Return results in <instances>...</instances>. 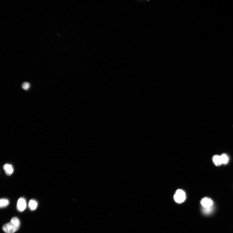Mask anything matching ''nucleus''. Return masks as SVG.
I'll list each match as a JSON object with an SVG mask.
<instances>
[{
    "mask_svg": "<svg viewBox=\"0 0 233 233\" xmlns=\"http://www.w3.org/2000/svg\"><path fill=\"white\" fill-rule=\"evenodd\" d=\"M201 203L203 208H209L213 206L214 202L210 198L205 197L202 199Z\"/></svg>",
    "mask_w": 233,
    "mask_h": 233,
    "instance_id": "4",
    "label": "nucleus"
},
{
    "mask_svg": "<svg viewBox=\"0 0 233 233\" xmlns=\"http://www.w3.org/2000/svg\"><path fill=\"white\" fill-rule=\"evenodd\" d=\"M222 164H227L229 161L228 156L226 154H223L221 156Z\"/></svg>",
    "mask_w": 233,
    "mask_h": 233,
    "instance_id": "9",
    "label": "nucleus"
},
{
    "mask_svg": "<svg viewBox=\"0 0 233 233\" xmlns=\"http://www.w3.org/2000/svg\"><path fill=\"white\" fill-rule=\"evenodd\" d=\"M213 161L217 166H220L222 164L221 156L216 155L213 156Z\"/></svg>",
    "mask_w": 233,
    "mask_h": 233,
    "instance_id": "6",
    "label": "nucleus"
},
{
    "mask_svg": "<svg viewBox=\"0 0 233 233\" xmlns=\"http://www.w3.org/2000/svg\"><path fill=\"white\" fill-rule=\"evenodd\" d=\"M214 208L213 206L209 208H203L202 212L205 214L209 215L212 212Z\"/></svg>",
    "mask_w": 233,
    "mask_h": 233,
    "instance_id": "10",
    "label": "nucleus"
},
{
    "mask_svg": "<svg viewBox=\"0 0 233 233\" xmlns=\"http://www.w3.org/2000/svg\"><path fill=\"white\" fill-rule=\"evenodd\" d=\"M20 225L19 219L17 217H13L10 223L3 226L2 229L6 233H14L19 229Z\"/></svg>",
    "mask_w": 233,
    "mask_h": 233,
    "instance_id": "1",
    "label": "nucleus"
},
{
    "mask_svg": "<svg viewBox=\"0 0 233 233\" xmlns=\"http://www.w3.org/2000/svg\"><path fill=\"white\" fill-rule=\"evenodd\" d=\"M27 204L24 198H21L18 201L17 203V209L20 212L24 211L26 208Z\"/></svg>",
    "mask_w": 233,
    "mask_h": 233,
    "instance_id": "3",
    "label": "nucleus"
},
{
    "mask_svg": "<svg viewBox=\"0 0 233 233\" xmlns=\"http://www.w3.org/2000/svg\"><path fill=\"white\" fill-rule=\"evenodd\" d=\"M174 199L175 202L178 203L183 202L186 199L185 192L181 189L177 190L174 196Z\"/></svg>",
    "mask_w": 233,
    "mask_h": 233,
    "instance_id": "2",
    "label": "nucleus"
},
{
    "mask_svg": "<svg viewBox=\"0 0 233 233\" xmlns=\"http://www.w3.org/2000/svg\"><path fill=\"white\" fill-rule=\"evenodd\" d=\"M9 204V201L8 199L2 198L0 200V206L1 208L5 207Z\"/></svg>",
    "mask_w": 233,
    "mask_h": 233,
    "instance_id": "8",
    "label": "nucleus"
},
{
    "mask_svg": "<svg viewBox=\"0 0 233 233\" xmlns=\"http://www.w3.org/2000/svg\"><path fill=\"white\" fill-rule=\"evenodd\" d=\"M30 84L28 82H24L22 85V87L25 90H28L30 88Z\"/></svg>",
    "mask_w": 233,
    "mask_h": 233,
    "instance_id": "11",
    "label": "nucleus"
},
{
    "mask_svg": "<svg viewBox=\"0 0 233 233\" xmlns=\"http://www.w3.org/2000/svg\"><path fill=\"white\" fill-rule=\"evenodd\" d=\"M38 206L37 202L35 200L31 199L29 201V207L31 210H35L37 208Z\"/></svg>",
    "mask_w": 233,
    "mask_h": 233,
    "instance_id": "7",
    "label": "nucleus"
},
{
    "mask_svg": "<svg viewBox=\"0 0 233 233\" xmlns=\"http://www.w3.org/2000/svg\"><path fill=\"white\" fill-rule=\"evenodd\" d=\"M3 169L6 173L9 176L12 174L14 171L12 166L10 164H5L3 166Z\"/></svg>",
    "mask_w": 233,
    "mask_h": 233,
    "instance_id": "5",
    "label": "nucleus"
}]
</instances>
